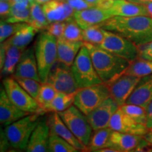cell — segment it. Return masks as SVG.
I'll list each match as a JSON object with an SVG mask.
<instances>
[{"instance_id": "6da1fadb", "label": "cell", "mask_w": 152, "mask_h": 152, "mask_svg": "<svg viewBox=\"0 0 152 152\" xmlns=\"http://www.w3.org/2000/svg\"><path fill=\"white\" fill-rule=\"evenodd\" d=\"M99 26L123 36L137 47L152 41V18L149 16H113Z\"/></svg>"}, {"instance_id": "7a4b0ae2", "label": "cell", "mask_w": 152, "mask_h": 152, "mask_svg": "<svg viewBox=\"0 0 152 152\" xmlns=\"http://www.w3.org/2000/svg\"><path fill=\"white\" fill-rule=\"evenodd\" d=\"M93 65L102 83L109 85L125 73L130 61L106 50L98 45L85 42Z\"/></svg>"}, {"instance_id": "3957f363", "label": "cell", "mask_w": 152, "mask_h": 152, "mask_svg": "<svg viewBox=\"0 0 152 152\" xmlns=\"http://www.w3.org/2000/svg\"><path fill=\"white\" fill-rule=\"evenodd\" d=\"M34 47L41 83H46L57 61V38L47 30L42 31L38 35Z\"/></svg>"}, {"instance_id": "277c9868", "label": "cell", "mask_w": 152, "mask_h": 152, "mask_svg": "<svg viewBox=\"0 0 152 152\" xmlns=\"http://www.w3.org/2000/svg\"><path fill=\"white\" fill-rule=\"evenodd\" d=\"M39 113H30L5 127L4 133L10 147L26 150L30 136L40 119Z\"/></svg>"}, {"instance_id": "5b68a950", "label": "cell", "mask_w": 152, "mask_h": 152, "mask_svg": "<svg viewBox=\"0 0 152 152\" xmlns=\"http://www.w3.org/2000/svg\"><path fill=\"white\" fill-rule=\"evenodd\" d=\"M71 70L79 88L102 83L93 65L90 52L85 45L81 47L76 56Z\"/></svg>"}, {"instance_id": "8992f818", "label": "cell", "mask_w": 152, "mask_h": 152, "mask_svg": "<svg viewBox=\"0 0 152 152\" xmlns=\"http://www.w3.org/2000/svg\"><path fill=\"white\" fill-rule=\"evenodd\" d=\"M110 96L109 86L99 83L90 87L79 88L75 93L74 105L87 115Z\"/></svg>"}, {"instance_id": "52a82bcc", "label": "cell", "mask_w": 152, "mask_h": 152, "mask_svg": "<svg viewBox=\"0 0 152 152\" xmlns=\"http://www.w3.org/2000/svg\"><path fill=\"white\" fill-rule=\"evenodd\" d=\"M58 114L75 137L87 147L93 129L87 115L74 104Z\"/></svg>"}, {"instance_id": "ba28073f", "label": "cell", "mask_w": 152, "mask_h": 152, "mask_svg": "<svg viewBox=\"0 0 152 152\" xmlns=\"http://www.w3.org/2000/svg\"><path fill=\"white\" fill-rule=\"evenodd\" d=\"M3 87L11 102L20 109L28 113H45L35 99L24 90L13 77H7L2 82Z\"/></svg>"}, {"instance_id": "9c48e42d", "label": "cell", "mask_w": 152, "mask_h": 152, "mask_svg": "<svg viewBox=\"0 0 152 152\" xmlns=\"http://www.w3.org/2000/svg\"><path fill=\"white\" fill-rule=\"evenodd\" d=\"M104 35L103 42L99 45L101 47L130 62L137 58L138 47L129 39L106 30H104Z\"/></svg>"}, {"instance_id": "30bf717a", "label": "cell", "mask_w": 152, "mask_h": 152, "mask_svg": "<svg viewBox=\"0 0 152 152\" xmlns=\"http://www.w3.org/2000/svg\"><path fill=\"white\" fill-rule=\"evenodd\" d=\"M46 83L52 85L58 92L68 94L76 93L79 89L72 72L71 67L63 64L52 68Z\"/></svg>"}, {"instance_id": "8fae6325", "label": "cell", "mask_w": 152, "mask_h": 152, "mask_svg": "<svg viewBox=\"0 0 152 152\" xmlns=\"http://www.w3.org/2000/svg\"><path fill=\"white\" fill-rule=\"evenodd\" d=\"M141 77L123 74L111 83L107 85L110 96L119 106L126 104Z\"/></svg>"}, {"instance_id": "7c38bea8", "label": "cell", "mask_w": 152, "mask_h": 152, "mask_svg": "<svg viewBox=\"0 0 152 152\" xmlns=\"http://www.w3.org/2000/svg\"><path fill=\"white\" fill-rule=\"evenodd\" d=\"M120 108L116 102L109 96L103 103L87 115L93 130L109 128L110 121Z\"/></svg>"}, {"instance_id": "4fadbf2b", "label": "cell", "mask_w": 152, "mask_h": 152, "mask_svg": "<svg viewBox=\"0 0 152 152\" xmlns=\"http://www.w3.org/2000/svg\"><path fill=\"white\" fill-rule=\"evenodd\" d=\"M109 128L113 130L128 134L144 136L149 132L146 125L136 122L132 118L127 115L121 107L114 113L110 121Z\"/></svg>"}, {"instance_id": "5bb4252c", "label": "cell", "mask_w": 152, "mask_h": 152, "mask_svg": "<svg viewBox=\"0 0 152 152\" xmlns=\"http://www.w3.org/2000/svg\"><path fill=\"white\" fill-rule=\"evenodd\" d=\"M106 10L112 16H148L145 4L132 2L129 0H107Z\"/></svg>"}, {"instance_id": "9a60e30c", "label": "cell", "mask_w": 152, "mask_h": 152, "mask_svg": "<svg viewBox=\"0 0 152 152\" xmlns=\"http://www.w3.org/2000/svg\"><path fill=\"white\" fill-rule=\"evenodd\" d=\"M42 6L49 23L55 21H68L74 18L75 9L66 0H51Z\"/></svg>"}, {"instance_id": "2e32d148", "label": "cell", "mask_w": 152, "mask_h": 152, "mask_svg": "<svg viewBox=\"0 0 152 152\" xmlns=\"http://www.w3.org/2000/svg\"><path fill=\"white\" fill-rule=\"evenodd\" d=\"M112 15L106 9L98 7L75 11L73 18L82 29L84 30L91 26H98L111 18Z\"/></svg>"}, {"instance_id": "e0dca14e", "label": "cell", "mask_w": 152, "mask_h": 152, "mask_svg": "<svg viewBox=\"0 0 152 152\" xmlns=\"http://www.w3.org/2000/svg\"><path fill=\"white\" fill-rule=\"evenodd\" d=\"M13 76L30 77L41 82L34 46L24 49Z\"/></svg>"}, {"instance_id": "ac0fdd59", "label": "cell", "mask_w": 152, "mask_h": 152, "mask_svg": "<svg viewBox=\"0 0 152 152\" xmlns=\"http://www.w3.org/2000/svg\"><path fill=\"white\" fill-rule=\"evenodd\" d=\"M49 136L50 128L47 123V118H40L30 136L26 151L28 152L49 151Z\"/></svg>"}, {"instance_id": "d6986e66", "label": "cell", "mask_w": 152, "mask_h": 152, "mask_svg": "<svg viewBox=\"0 0 152 152\" xmlns=\"http://www.w3.org/2000/svg\"><path fill=\"white\" fill-rule=\"evenodd\" d=\"M50 132L54 133L69 142L79 151H87V147L75 137L57 112H51L47 118Z\"/></svg>"}, {"instance_id": "ffe728a7", "label": "cell", "mask_w": 152, "mask_h": 152, "mask_svg": "<svg viewBox=\"0 0 152 152\" xmlns=\"http://www.w3.org/2000/svg\"><path fill=\"white\" fill-rule=\"evenodd\" d=\"M29 114L30 113L23 111L15 105L7 96L4 88L1 87L0 91V123L3 126H7Z\"/></svg>"}, {"instance_id": "44dd1931", "label": "cell", "mask_w": 152, "mask_h": 152, "mask_svg": "<svg viewBox=\"0 0 152 152\" xmlns=\"http://www.w3.org/2000/svg\"><path fill=\"white\" fill-rule=\"evenodd\" d=\"M143 138L144 136L113 130L106 147L114 148L118 152L134 151Z\"/></svg>"}, {"instance_id": "7402d4cb", "label": "cell", "mask_w": 152, "mask_h": 152, "mask_svg": "<svg viewBox=\"0 0 152 152\" xmlns=\"http://www.w3.org/2000/svg\"><path fill=\"white\" fill-rule=\"evenodd\" d=\"M152 101V74L140 78L126 104H136L147 109Z\"/></svg>"}, {"instance_id": "603a6c76", "label": "cell", "mask_w": 152, "mask_h": 152, "mask_svg": "<svg viewBox=\"0 0 152 152\" xmlns=\"http://www.w3.org/2000/svg\"><path fill=\"white\" fill-rule=\"evenodd\" d=\"M84 42H73L59 37L57 39V62L71 67Z\"/></svg>"}, {"instance_id": "cb8c5ba5", "label": "cell", "mask_w": 152, "mask_h": 152, "mask_svg": "<svg viewBox=\"0 0 152 152\" xmlns=\"http://www.w3.org/2000/svg\"><path fill=\"white\" fill-rule=\"evenodd\" d=\"M6 46V54L4 62L1 68V75L8 76L14 75L17 64L20 60L24 49H22L14 45H8L4 42Z\"/></svg>"}, {"instance_id": "d4e9b609", "label": "cell", "mask_w": 152, "mask_h": 152, "mask_svg": "<svg viewBox=\"0 0 152 152\" xmlns=\"http://www.w3.org/2000/svg\"><path fill=\"white\" fill-rule=\"evenodd\" d=\"M39 31V30L28 23L25 27L19 30L14 35L8 38L4 42L8 45H14L19 48L25 49L33 41L35 35Z\"/></svg>"}, {"instance_id": "484cf974", "label": "cell", "mask_w": 152, "mask_h": 152, "mask_svg": "<svg viewBox=\"0 0 152 152\" xmlns=\"http://www.w3.org/2000/svg\"><path fill=\"white\" fill-rule=\"evenodd\" d=\"M75 93H68L57 92L52 102L44 109L45 112H59L64 111L73 105L75 101Z\"/></svg>"}, {"instance_id": "4316f807", "label": "cell", "mask_w": 152, "mask_h": 152, "mask_svg": "<svg viewBox=\"0 0 152 152\" xmlns=\"http://www.w3.org/2000/svg\"><path fill=\"white\" fill-rule=\"evenodd\" d=\"M30 18L28 24L38 30H46L49 23L44 12L42 6L33 0L30 4Z\"/></svg>"}, {"instance_id": "83f0119b", "label": "cell", "mask_w": 152, "mask_h": 152, "mask_svg": "<svg viewBox=\"0 0 152 152\" xmlns=\"http://www.w3.org/2000/svg\"><path fill=\"white\" fill-rule=\"evenodd\" d=\"M124 74L139 77L151 75L152 74V61L137 57L130 63Z\"/></svg>"}, {"instance_id": "f1b7e54d", "label": "cell", "mask_w": 152, "mask_h": 152, "mask_svg": "<svg viewBox=\"0 0 152 152\" xmlns=\"http://www.w3.org/2000/svg\"><path fill=\"white\" fill-rule=\"evenodd\" d=\"M113 130L111 128H105L93 130L92 137L87 145V151L96 152L99 149L105 147L108 143Z\"/></svg>"}, {"instance_id": "f546056e", "label": "cell", "mask_w": 152, "mask_h": 152, "mask_svg": "<svg viewBox=\"0 0 152 152\" xmlns=\"http://www.w3.org/2000/svg\"><path fill=\"white\" fill-rule=\"evenodd\" d=\"M49 151L50 152H77L78 150L69 142L54 133L50 132L49 140Z\"/></svg>"}, {"instance_id": "4dcf8cb0", "label": "cell", "mask_w": 152, "mask_h": 152, "mask_svg": "<svg viewBox=\"0 0 152 152\" xmlns=\"http://www.w3.org/2000/svg\"><path fill=\"white\" fill-rule=\"evenodd\" d=\"M120 107L127 115L132 118L136 122L147 125V109L145 108L136 104H125Z\"/></svg>"}, {"instance_id": "1f68e13d", "label": "cell", "mask_w": 152, "mask_h": 152, "mask_svg": "<svg viewBox=\"0 0 152 152\" xmlns=\"http://www.w3.org/2000/svg\"><path fill=\"white\" fill-rule=\"evenodd\" d=\"M83 37L85 42L99 46L105 37L104 30L100 27L99 25L91 26L83 30Z\"/></svg>"}, {"instance_id": "d6a6232c", "label": "cell", "mask_w": 152, "mask_h": 152, "mask_svg": "<svg viewBox=\"0 0 152 152\" xmlns=\"http://www.w3.org/2000/svg\"><path fill=\"white\" fill-rule=\"evenodd\" d=\"M57 92L58 91L52 85L49 84L48 83H42L40 89H39V93H38L37 97L36 99V100H37L39 105L40 106V107L43 109V111L44 109L54 98Z\"/></svg>"}, {"instance_id": "836d02e7", "label": "cell", "mask_w": 152, "mask_h": 152, "mask_svg": "<svg viewBox=\"0 0 152 152\" xmlns=\"http://www.w3.org/2000/svg\"><path fill=\"white\" fill-rule=\"evenodd\" d=\"M61 37L69 41H83V29L76 23L75 19L66 21V27Z\"/></svg>"}, {"instance_id": "e575fe53", "label": "cell", "mask_w": 152, "mask_h": 152, "mask_svg": "<svg viewBox=\"0 0 152 152\" xmlns=\"http://www.w3.org/2000/svg\"><path fill=\"white\" fill-rule=\"evenodd\" d=\"M28 23H7L1 20L0 23V42L2 43L14 35Z\"/></svg>"}, {"instance_id": "d590c367", "label": "cell", "mask_w": 152, "mask_h": 152, "mask_svg": "<svg viewBox=\"0 0 152 152\" xmlns=\"http://www.w3.org/2000/svg\"><path fill=\"white\" fill-rule=\"evenodd\" d=\"M17 81V83L21 86L34 99H37L39 89H40L42 83L37 80L30 78V77H16L12 76Z\"/></svg>"}, {"instance_id": "8d00e7d4", "label": "cell", "mask_w": 152, "mask_h": 152, "mask_svg": "<svg viewBox=\"0 0 152 152\" xmlns=\"http://www.w3.org/2000/svg\"><path fill=\"white\" fill-rule=\"evenodd\" d=\"M30 8L23 10H16L11 9V14L4 21L7 23H27L30 21Z\"/></svg>"}, {"instance_id": "74e56055", "label": "cell", "mask_w": 152, "mask_h": 152, "mask_svg": "<svg viewBox=\"0 0 152 152\" xmlns=\"http://www.w3.org/2000/svg\"><path fill=\"white\" fill-rule=\"evenodd\" d=\"M66 21H55L50 23L47 26L46 30L51 35L54 36L57 39L61 37L64 34L66 27Z\"/></svg>"}, {"instance_id": "f35d334b", "label": "cell", "mask_w": 152, "mask_h": 152, "mask_svg": "<svg viewBox=\"0 0 152 152\" xmlns=\"http://www.w3.org/2000/svg\"><path fill=\"white\" fill-rule=\"evenodd\" d=\"M138 47V57L152 61V41Z\"/></svg>"}, {"instance_id": "ab89813d", "label": "cell", "mask_w": 152, "mask_h": 152, "mask_svg": "<svg viewBox=\"0 0 152 152\" xmlns=\"http://www.w3.org/2000/svg\"><path fill=\"white\" fill-rule=\"evenodd\" d=\"M66 1L75 9V11H80L96 7V4L89 2L86 0H66Z\"/></svg>"}, {"instance_id": "60d3db41", "label": "cell", "mask_w": 152, "mask_h": 152, "mask_svg": "<svg viewBox=\"0 0 152 152\" xmlns=\"http://www.w3.org/2000/svg\"><path fill=\"white\" fill-rule=\"evenodd\" d=\"M11 5V9L16 10H23L29 9L30 4L33 0H9Z\"/></svg>"}, {"instance_id": "b9f144b4", "label": "cell", "mask_w": 152, "mask_h": 152, "mask_svg": "<svg viewBox=\"0 0 152 152\" xmlns=\"http://www.w3.org/2000/svg\"><path fill=\"white\" fill-rule=\"evenodd\" d=\"M11 11V5L9 1H0V16L1 20H6Z\"/></svg>"}, {"instance_id": "7bdbcfd3", "label": "cell", "mask_w": 152, "mask_h": 152, "mask_svg": "<svg viewBox=\"0 0 152 152\" xmlns=\"http://www.w3.org/2000/svg\"><path fill=\"white\" fill-rule=\"evenodd\" d=\"M134 151H144V152H152V145L149 141H147L145 138L142 139L140 143L136 148Z\"/></svg>"}, {"instance_id": "ee69618b", "label": "cell", "mask_w": 152, "mask_h": 152, "mask_svg": "<svg viewBox=\"0 0 152 152\" xmlns=\"http://www.w3.org/2000/svg\"><path fill=\"white\" fill-rule=\"evenodd\" d=\"M147 126L149 130L152 129V101L151 103L147 108Z\"/></svg>"}, {"instance_id": "f6af8a7d", "label": "cell", "mask_w": 152, "mask_h": 152, "mask_svg": "<svg viewBox=\"0 0 152 152\" xmlns=\"http://www.w3.org/2000/svg\"><path fill=\"white\" fill-rule=\"evenodd\" d=\"M96 152H118L117 149H114V148L109 147H103L102 149H99Z\"/></svg>"}, {"instance_id": "bcb514c9", "label": "cell", "mask_w": 152, "mask_h": 152, "mask_svg": "<svg viewBox=\"0 0 152 152\" xmlns=\"http://www.w3.org/2000/svg\"><path fill=\"white\" fill-rule=\"evenodd\" d=\"M132 2L141 4H147L148 3L152 2V0H129Z\"/></svg>"}, {"instance_id": "7dc6e473", "label": "cell", "mask_w": 152, "mask_h": 152, "mask_svg": "<svg viewBox=\"0 0 152 152\" xmlns=\"http://www.w3.org/2000/svg\"><path fill=\"white\" fill-rule=\"evenodd\" d=\"M146 7L147 9V11H148V16L149 17H151L152 18V2L148 3L147 4H145Z\"/></svg>"}, {"instance_id": "c3c4849f", "label": "cell", "mask_w": 152, "mask_h": 152, "mask_svg": "<svg viewBox=\"0 0 152 152\" xmlns=\"http://www.w3.org/2000/svg\"><path fill=\"white\" fill-rule=\"evenodd\" d=\"M144 138H145L147 141H149L152 145V129L149 130V132H148L147 134L144 135Z\"/></svg>"}, {"instance_id": "681fc988", "label": "cell", "mask_w": 152, "mask_h": 152, "mask_svg": "<svg viewBox=\"0 0 152 152\" xmlns=\"http://www.w3.org/2000/svg\"><path fill=\"white\" fill-rule=\"evenodd\" d=\"M34 1H35V2H37L38 4H39L41 5H43L44 4L48 2V1H51V0H34Z\"/></svg>"}, {"instance_id": "f907efd6", "label": "cell", "mask_w": 152, "mask_h": 152, "mask_svg": "<svg viewBox=\"0 0 152 152\" xmlns=\"http://www.w3.org/2000/svg\"><path fill=\"white\" fill-rule=\"evenodd\" d=\"M86 1H89V2H90V3L94 4L96 5V4H97L99 1H101V0H86Z\"/></svg>"}, {"instance_id": "816d5d0a", "label": "cell", "mask_w": 152, "mask_h": 152, "mask_svg": "<svg viewBox=\"0 0 152 152\" xmlns=\"http://www.w3.org/2000/svg\"><path fill=\"white\" fill-rule=\"evenodd\" d=\"M1 1H9V0H1Z\"/></svg>"}]
</instances>
